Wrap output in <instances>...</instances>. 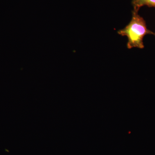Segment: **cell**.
Masks as SVG:
<instances>
[{
    "instance_id": "cell-1",
    "label": "cell",
    "mask_w": 155,
    "mask_h": 155,
    "mask_svg": "<svg viewBox=\"0 0 155 155\" xmlns=\"http://www.w3.org/2000/svg\"><path fill=\"white\" fill-rule=\"evenodd\" d=\"M118 33L127 38V48L143 49V38L147 35H153V32L147 28L143 18L138 14V11L133 10L131 21L125 28L119 30Z\"/></svg>"
},
{
    "instance_id": "cell-2",
    "label": "cell",
    "mask_w": 155,
    "mask_h": 155,
    "mask_svg": "<svg viewBox=\"0 0 155 155\" xmlns=\"http://www.w3.org/2000/svg\"><path fill=\"white\" fill-rule=\"evenodd\" d=\"M132 4L134 10L137 11H139L140 8L144 6L155 8V0H133Z\"/></svg>"
},
{
    "instance_id": "cell-3",
    "label": "cell",
    "mask_w": 155,
    "mask_h": 155,
    "mask_svg": "<svg viewBox=\"0 0 155 155\" xmlns=\"http://www.w3.org/2000/svg\"><path fill=\"white\" fill-rule=\"evenodd\" d=\"M154 35H155V33H154Z\"/></svg>"
}]
</instances>
